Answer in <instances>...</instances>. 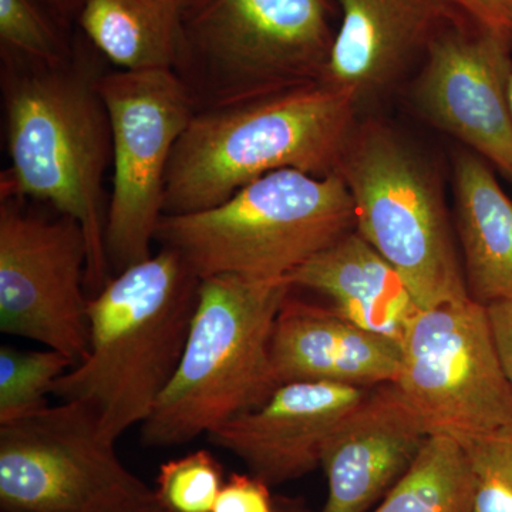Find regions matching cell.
<instances>
[{"label": "cell", "instance_id": "1", "mask_svg": "<svg viewBox=\"0 0 512 512\" xmlns=\"http://www.w3.org/2000/svg\"><path fill=\"white\" fill-rule=\"evenodd\" d=\"M0 60L10 158L0 197L46 204L79 222L89 249L86 288L92 298L113 276L104 244V175L113 164V133L99 90L106 59L80 32L76 55L67 62Z\"/></svg>", "mask_w": 512, "mask_h": 512}, {"label": "cell", "instance_id": "2", "mask_svg": "<svg viewBox=\"0 0 512 512\" xmlns=\"http://www.w3.org/2000/svg\"><path fill=\"white\" fill-rule=\"evenodd\" d=\"M200 282L168 248L111 276L89 301V352L53 394L89 406L114 443L141 426L180 365Z\"/></svg>", "mask_w": 512, "mask_h": 512}, {"label": "cell", "instance_id": "3", "mask_svg": "<svg viewBox=\"0 0 512 512\" xmlns=\"http://www.w3.org/2000/svg\"><path fill=\"white\" fill-rule=\"evenodd\" d=\"M357 114L323 83L195 113L168 165L164 215L210 210L279 170L336 174Z\"/></svg>", "mask_w": 512, "mask_h": 512}, {"label": "cell", "instance_id": "4", "mask_svg": "<svg viewBox=\"0 0 512 512\" xmlns=\"http://www.w3.org/2000/svg\"><path fill=\"white\" fill-rule=\"evenodd\" d=\"M293 286L286 278H202L190 333L173 380L140 426L141 443H190L278 389L271 340Z\"/></svg>", "mask_w": 512, "mask_h": 512}, {"label": "cell", "instance_id": "5", "mask_svg": "<svg viewBox=\"0 0 512 512\" xmlns=\"http://www.w3.org/2000/svg\"><path fill=\"white\" fill-rule=\"evenodd\" d=\"M328 0H185L173 72L195 113L323 82Z\"/></svg>", "mask_w": 512, "mask_h": 512}, {"label": "cell", "instance_id": "6", "mask_svg": "<svg viewBox=\"0 0 512 512\" xmlns=\"http://www.w3.org/2000/svg\"><path fill=\"white\" fill-rule=\"evenodd\" d=\"M355 229L352 197L338 174L279 170L210 210L163 215L156 242L200 279H288Z\"/></svg>", "mask_w": 512, "mask_h": 512}, {"label": "cell", "instance_id": "7", "mask_svg": "<svg viewBox=\"0 0 512 512\" xmlns=\"http://www.w3.org/2000/svg\"><path fill=\"white\" fill-rule=\"evenodd\" d=\"M336 174L356 231L399 272L421 309L471 298L439 178L392 128L357 121Z\"/></svg>", "mask_w": 512, "mask_h": 512}, {"label": "cell", "instance_id": "8", "mask_svg": "<svg viewBox=\"0 0 512 512\" xmlns=\"http://www.w3.org/2000/svg\"><path fill=\"white\" fill-rule=\"evenodd\" d=\"M153 495L86 404L60 402L0 424L3 511L104 512Z\"/></svg>", "mask_w": 512, "mask_h": 512}, {"label": "cell", "instance_id": "9", "mask_svg": "<svg viewBox=\"0 0 512 512\" xmlns=\"http://www.w3.org/2000/svg\"><path fill=\"white\" fill-rule=\"evenodd\" d=\"M99 90L113 133L104 244L116 275L153 255L168 165L195 110L173 70H107Z\"/></svg>", "mask_w": 512, "mask_h": 512}, {"label": "cell", "instance_id": "10", "mask_svg": "<svg viewBox=\"0 0 512 512\" xmlns=\"http://www.w3.org/2000/svg\"><path fill=\"white\" fill-rule=\"evenodd\" d=\"M394 383L430 434L464 441L512 424V384L485 306L473 298L421 309Z\"/></svg>", "mask_w": 512, "mask_h": 512}, {"label": "cell", "instance_id": "11", "mask_svg": "<svg viewBox=\"0 0 512 512\" xmlns=\"http://www.w3.org/2000/svg\"><path fill=\"white\" fill-rule=\"evenodd\" d=\"M86 235L79 222L0 197V330L73 360L90 346Z\"/></svg>", "mask_w": 512, "mask_h": 512}, {"label": "cell", "instance_id": "12", "mask_svg": "<svg viewBox=\"0 0 512 512\" xmlns=\"http://www.w3.org/2000/svg\"><path fill=\"white\" fill-rule=\"evenodd\" d=\"M512 42L464 19L421 60L412 99L421 116L512 183Z\"/></svg>", "mask_w": 512, "mask_h": 512}, {"label": "cell", "instance_id": "13", "mask_svg": "<svg viewBox=\"0 0 512 512\" xmlns=\"http://www.w3.org/2000/svg\"><path fill=\"white\" fill-rule=\"evenodd\" d=\"M342 22L323 84L348 94L357 111L394 89L433 40L468 19L453 0H338Z\"/></svg>", "mask_w": 512, "mask_h": 512}, {"label": "cell", "instance_id": "14", "mask_svg": "<svg viewBox=\"0 0 512 512\" xmlns=\"http://www.w3.org/2000/svg\"><path fill=\"white\" fill-rule=\"evenodd\" d=\"M370 389L336 383L281 384L261 406L207 434L269 487L322 467L323 451L340 421Z\"/></svg>", "mask_w": 512, "mask_h": 512}, {"label": "cell", "instance_id": "15", "mask_svg": "<svg viewBox=\"0 0 512 512\" xmlns=\"http://www.w3.org/2000/svg\"><path fill=\"white\" fill-rule=\"evenodd\" d=\"M429 436L396 383L370 389L323 451L328 498L320 512L372 511L409 470Z\"/></svg>", "mask_w": 512, "mask_h": 512}, {"label": "cell", "instance_id": "16", "mask_svg": "<svg viewBox=\"0 0 512 512\" xmlns=\"http://www.w3.org/2000/svg\"><path fill=\"white\" fill-rule=\"evenodd\" d=\"M278 386L336 383L373 389L396 382L402 346L360 328L332 306L286 299L271 340Z\"/></svg>", "mask_w": 512, "mask_h": 512}, {"label": "cell", "instance_id": "17", "mask_svg": "<svg viewBox=\"0 0 512 512\" xmlns=\"http://www.w3.org/2000/svg\"><path fill=\"white\" fill-rule=\"evenodd\" d=\"M288 281L328 296L330 306L350 322L400 346L421 311L399 272L356 229Z\"/></svg>", "mask_w": 512, "mask_h": 512}, {"label": "cell", "instance_id": "18", "mask_svg": "<svg viewBox=\"0 0 512 512\" xmlns=\"http://www.w3.org/2000/svg\"><path fill=\"white\" fill-rule=\"evenodd\" d=\"M457 234L464 275L474 301L512 299V200L485 160L461 153L454 164Z\"/></svg>", "mask_w": 512, "mask_h": 512}, {"label": "cell", "instance_id": "19", "mask_svg": "<svg viewBox=\"0 0 512 512\" xmlns=\"http://www.w3.org/2000/svg\"><path fill=\"white\" fill-rule=\"evenodd\" d=\"M185 0H82L76 26L126 72L173 70Z\"/></svg>", "mask_w": 512, "mask_h": 512}, {"label": "cell", "instance_id": "20", "mask_svg": "<svg viewBox=\"0 0 512 512\" xmlns=\"http://www.w3.org/2000/svg\"><path fill=\"white\" fill-rule=\"evenodd\" d=\"M370 512H474V480L456 437L430 434L412 466Z\"/></svg>", "mask_w": 512, "mask_h": 512}, {"label": "cell", "instance_id": "21", "mask_svg": "<svg viewBox=\"0 0 512 512\" xmlns=\"http://www.w3.org/2000/svg\"><path fill=\"white\" fill-rule=\"evenodd\" d=\"M80 32L50 0H0V57L59 64L76 55Z\"/></svg>", "mask_w": 512, "mask_h": 512}, {"label": "cell", "instance_id": "22", "mask_svg": "<svg viewBox=\"0 0 512 512\" xmlns=\"http://www.w3.org/2000/svg\"><path fill=\"white\" fill-rule=\"evenodd\" d=\"M74 366L56 350L0 348V424L22 419L50 406L57 380Z\"/></svg>", "mask_w": 512, "mask_h": 512}, {"label": "cell", "instance_id": "23", "mask_svg": "<svg viewBox=\"0 0 512 512\" xmlns=\"http://www.w3.org/2000/svg\"><path fill=\"white\" fill-rule=\"evenodd\" d=\"M224 483L217 458L208 450H197L160 467L156 494L173 512H212Z\"/></svg>", "mask_w": 512, "mask_h": 512}, {"label": "cell", "instance_id": "24", "mask_svg": "<svg viewBox=\"0 0 512 512\" xmlns=\"http://www.w3.org/2000/svg\"><path fill=\"white\" fill-rule=\"evenodd\" d=\"M474 480V512H512V424L461 441Z\"/></svg>", "mask_w": 512, "mask_h": 512}, {"label": "cell", "instance_id": "25", "mask_svg": "<svg viewBox=\"0 0 512 512\" xmlns=\"http://www.w3.org/2000/svg\"><path fill=\"white\" fill-rule=\"evenodd\" d=\"M269 488L252 474H232L221 488L212 512H276Z\"/></svg>", "mask_w": 512, "mask_h": 512}, {"label": "cell", "instance_id": "26", "mask_svg": "<svg viewBox=\"0 0 512 512\" xmlns=\"http://www.w3.org/2000/svg\"><path fill=\"white\" fill-rule=\"evenodd\" d=\"M481 28L512 42V0H453Z\"/></svg>", "mask_w": 512, "mask_h": 512}, {"label": "cell", "instance_id": "27", "mask_svg": "<svg viewBox=\"0 0 512 512\" xmlns=\"http://www.w3.org/2000/svg\"><path fill=\"white\" fill-rule=\"evenodd\" d=\"M495 348L512 384V299L485 306Z\"/></svg>", "mask_w": 512, "mask_h": 512}, {"label": "cell", "instance_id": "28", "mask_svg": "<svg viewBox=\"0 0 512 512\" xmlns=\"http://www.w3.org/2000/svg\"><path fill=\"white\" fill-rule=\"evenodd\" d=\"M104 512H173L165 508L160 500L157 498V494L153 497L146 498V500L137 501V503H131L123 505V507L113 508V510Z\"/></svg>", "mask_w": 512, "mask_h": 512}, {"label": "cell", "instance_id": "29", "mask_svg": "<svg viewBox=\"0 0 512 512\" xmlns=\"http://www.w3.org/2000/svg\"><path fill=\"white\" fill-rule=\"evenodd\" d=\"M56 9L69 20L70 23L76 25L77 13H79L80 3L82 0H50Z\"/></svg>", "mask_w": 512, "mask_h": 512}, {"label": "cell", "instance_id": "30", "mask_svg": "<svg viewBox=\"0 0 512 512\" xmlns=\"http://www.w3.org/2000/svg\"><path fill=\"white\" fill-rule=\"evenodd\" d=\"M276 512H309L301 503L296 501L284 500L276 501Z\"/></svg>", "mask_w": 512, "mask_h": 512}, {"label": "cell", "instance_id": "31", "mask_svg": "<svg viewBox=\"0 0 512 512\" xmlns=\"http://www.w3.org/2000/svg\"><path fill=\"white\" fill-rule=\"evenodd\" d=\"M511 106H512V84H511Z\"/></svg>", "mask_w": 512, "mask_h": 512}, {"label": "cell", "instance_id": "32", "mask_svg": "<svg viewBox=\"0 0 512 512\" xmlns=\"http://www.w3.org/2000/svg\"><path fill=\"white\" fill-rule=\"evenodd\" d=\"M3 512H9V511H3Z\"/></svg>", "mask_w": 512, "mask_h": 512}]
</instances>
